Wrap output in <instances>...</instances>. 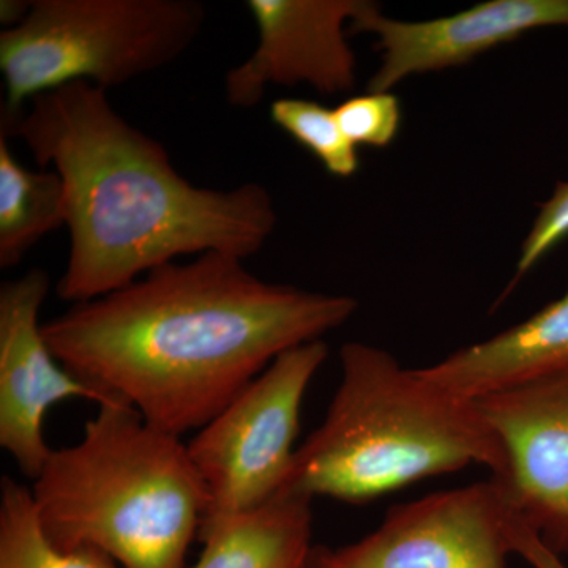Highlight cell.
<instances>
[{"label":"cell","instance_id":"obj_12","mask_svg":"<svg viewBox=\"0 0 568 568\" xmlns=\"http://www.w3.org/2000/svg\"><path fill=\"white\" fill-rule=\"evenodd\" d=\"M567 365L568 290L529 320L463 347L424 373L447 390L477 399Z\"/></svg>","mask_w":568,"mask_h":568},{"label":"cell","instance_id":"obj_14","mask_svg":"<svg viewBox=\"0 0 568 568\" xmlns=\"http://www.w3.org/2000/svg\"><path fill=\"white\" fill-rule=\"evenodd\" d=\"M65 224V185L55 171H32L14 159L0 133V267H13L51 231Z\"/></svg>","mask_w":568,"mask_h":568},{"label":"cell","instance_id":"obj_20","mask_svg":"<svg viewBox=\"0 0 568 568\" xmlns=\"http://www.w3.org/2000/svg\"><path fill=\"white\" fill-rule=\"evenodd\" d=\"M310 568H316V567H315V566H313V562H312V567H310Z\"/></svg>","mask_w":568,"mask_h":568},{"label":"cell","instance_id":"obj_13","mask_svg":"<svg viewBox=\"0 0 568 568\" xmlns=\"http://www.w3.org/2000/svg\"><path fill=\"white\" fill-rule=\"evenodd\" d=\"M313 499L280 493L248 515L200 534L204 548L194 568H310Z\"/></svg>","mask_w":568,"mask_h":568},{"label":"cell","instance_id":"obj_17","mask_svg":"<svg viewBox=\"0 0 568 568\" xmlns=\"http://www.w3.org/2000/svg\"><path fill=\"white\" fill-rule=\"evenodd\" d=\"M335 115L347 140L368 148H387L402 125V106L390 92L351 97L336 106Z\"/></svg>","mask_w":568,"mask_h":568},{"label":"cell","instance_id":"obj_5","mask_svg":"<svg viewBox=\"0 0 568 568\" xmlns=\"http://www.w3.org/2000/svg\"><path fill=\"white\" fill-rule=\"evenodd\" d=\"M204 20L196 0H33L24 20L0 33L2 118L71 82L108 92L162 70L192 47Z\"/></svg>","mask_w":568,"mask_h":568},{"label":"cell","instance_id":"obj_15","mask_svg":"<svg viewBox=\"0 0 568 568\" xmlns=\"http://www.w3.org/2000/svg\"><path fill=\"white\" fill-rule=\"evenodd\" d=\"M0 568H122L106 552L62 551L44 536L31 488L3 477L0 485Z\"/></svg>","mask_w":568,"mask_h":568},{"label":"cell","instance_id":"obj_16","mask_svg":"<svg viewBox=\"0 0 568 568\" xmlns=\"http://www.w3.org/2000/svg\"><path fill=\"white\" fill-rule=\"evenodd\" d=\"M271 119L283 132L315 155L336 178L357 173V145L347 140L335 110L304 99H280L272 103Z\"/></svg>","mask_w":568,"mask_h":568},{"label":"cell","instance_id":"obj_10","mask_svg":"<svg viewBox=\"0 0 568 568\" xmlns=\"http://www.w3.org/2000/svg\"><path fill=\"white\" fill-rule=\"evenodd\" d=\"M366 0H250L256 50L226 74L231 106L250 110L268 85L306 84L324 95L353 91L355 55L346 40Z\"/></svg>","mask_w":568,"mask_h":568},{"label":"cell","instance_id":"obj_11","mask_svg":"<svg viewBox=\"0 0 568 568\" xmlns=\"http://www.w3.org/2000/svg\"><path fill=\"white\" fill-rule=\"evenodd\" d=\"M354 32L375 33L381 67L368 92H390L414 74L463 65L540 28H568V0H489L428 21H398L366 2Z\"/></svg>","mask_w":568,"mask_h":568},{"label":"cell","instance_id":"obj_7","mask_svg":"<svg viewBox=\"0 0 568 568\" xmlns=\"http://www.w3.org/2000/svg\"><path fill=\"white\" fill-rule=\"evenodd\" d=\"M518 511L497 478L398 504L368 536L315 548L316 568H507Z\"/></svg>","mask_w":568,"mask_h":568},{"label":"cell","instance_id":"obj_18","mask_svg":"<svg viewBox=\"0 0 568 568\" xmlns=\"http://www.w3.org/2000/svg\"><path fill=\"white\" fill-rule=\"evenodd\" d=\"M568 237V182H559L555 193L544 203L534 220L528 237L523 244L521 254H519L517 274L514 283L508 286V291L514 290L517 284L530 268L534 267L545 256Z\"/></svg>","mask_w":568,"mask_h":568},{"label":"cell","instance_id":"obj_1","mask_svg":"<svg viewBox=\"0 0 568 568\" xmlns=\"http://www.w3.org/2000/svg\"><path fill=\"white\" fill-rule=\"evenodd\" d=\"M347 295L264 282L244 260L204 253L160 265L43 324L62 366L149 425L200 432L276 357L354 315Z\"/></svg>","mask_w":568,"mask_h":568},{"label":"cell","instance_id":"obj_4","mask_svg":"<svg viewBox=\"0 0 568 568\" xmlns=\"http://www.w3.org/2000/svg\"><path fill=\"white\" fill-rule=\"evenodd\" d=\"M31 493L55 548H97L122 568H186L207 514L182 437L122 402L99 406L80 443L52 450Z\"/></svg>","mask_w":568,"mask_h":568},{"label":"cell","instance_id":"obj_6","mask_svg":"<svg viewBox=\"0 0 568 568\" xmlns=\"http://www.w3.org/2000/svg\"><path fill=\"white\" fill-rule=\"evenodd\" d=\"M327 355L323 339L286 351L186 444L207 495L200 534L282 493L305 394Z\"/></svg>","mask_w":568,"mask_h":568},{"label":"cell","instance_id":"obj_8","mask_svg":"<svg viewBox=\"0 0 568 568\" xmlns=\"http://www.w3.org/2000/svg\"><path fill=\"white\" fill-rule=\"evenodd\" d=\"M507 457L497 478L552 552L568 556V365L477 398Z\"/></svg>","mask_w":568,"mask_h":568},{"label":"cell","instance_id":"obj_9","mask_svg":"<svg viewBox=\"0 0 568 568\" xmlns=\"http://www.w3.org/2000/svg\"><path fill=\"white\" fill-rule=\"evenodd\" d=\"M48 291L50 276L39 268L0 287V446L32 480L52 452L43 433L52 406L70 398L115 403L51 353L39 320Z\"/></svg>","mask_w":568,"mask_h":568},{"label":"cell","instance_id":"obj_19","mask_svg":"<svg viewBox=\"0 0 568 568\" xmlns=\"http://www.w3.org/2000/svg\"><path fill=\"white\" fill-rule=\"evenodd\" d=\"M515 555L525 559L532 568H568L564 558L552 552L523 521L518 523L515 532Z\"/></svg>","mask_w":568,"mask_h":568},{"label":"cell","instance_id":"obj_2","mask_svg":"<svg viewBox=\"0 0 568 568\" xmlns=\"http://www.w3.org/2000/svg\"><path fill=\"white\" fill-rule=\"evenodd\" d=\"M28 145L65 185L69 263L62 301L114 293L185 254L260 252L276 226L271 193L248 182L201 189L183 179L160 142L119 114L106 91L78 81L2 118V132Z\"/></svg>","mask_w":568,"mask_h":568},{"label":"cell","instance_id":"obj_3","mask_svg":"<svg viewBox=\"0 0 568 568\" xmlns=\"http://www.w3.org/2000/svg\"><path fill=\"white\" fill-rule=\"evenodd\" d=\"M339 361L342 383L282 493L362 504L474 465L506 476V452L477 399L365 343H347Z\"/></svg>","mask_w":568,"mask_h":568}]
</instances>
